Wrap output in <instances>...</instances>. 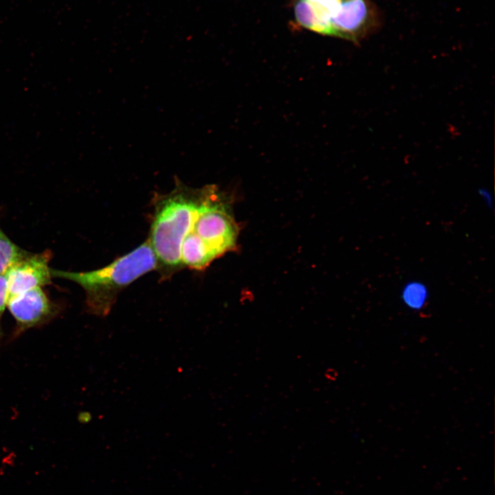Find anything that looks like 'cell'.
Here are the masks:
<instances>
[{
	"label": "cell",
	"mask_w": 495,
	"mask_h": 495,
	"mask_svg": "<svg viewBox=\"0 0 495 495\" xmlns=\"http://www.w3.org/2000/svg\"><path fill=\"white\" fill-rule=\"evenodd\" d=\"M237 232L224 194L214 185L202 187L196 214L182 244L200 243L217 258L235 248Z\"/></svg>",
	"instance_id": "cell-3"
},
{
	"label": "cell",
	"mask_w": 495,
	"mask_h": 495,
	"mask_svg": "<svg viewBox=\"0 0 495 495\" xmlns=\"http://www.w3.org/2000/svg\"><path fill=\"white\" fill-rule=\"evenodd\" d=\"M329 13L330 18L338 10L342 0H307Z\"/></svg>",
	"instance_id": "cell-11"
},
{
	"label": "cell",
	"mask_w": 495,
	"mask_h": 495,
	"mask_svg": "<svg viewBox=\"0 0 495 495\" xmlns=\"http://www.w3.org/2000/svg\"><path fill=\"white\" fill-rule=\"evenodd\" d=\"M324 377L326 380L329 381H333L336 379L337 373L336 370L333 368H328L325 370L324 373Z\"/></svg>",
	"instance_id": "cell-12"
},
{
	"label": "cell",
	"mask_w": 495,
	"mask_h": 495,
	"mask_svg": "<svg viewBox=\"0 0 495 495\" xmlns=\"http://www.w3.org/2000/svg\"><path fill=\"white\" fill-rule=\"evenodd\" d=\"M0 338H1V329H0Z\"/></svg>",
	"instance_id": "cell-13"
},
{
	"label": "cell",
	"mask_w": 495,
	"mask_h": 495,
	"mask_svg": "<svg viewBox=\"0 0 495 495\" xmlns=\"http://www.w3.org/2000/svg\"><path fill=\"white\" fill-rule=\"evenodd\" d=\"M50 253H29L8 270V300L23 292L50 283Z\"/></svg>",
	"instance_id": "cell-6"
},
{
	"label": "cell",
	"mask_w": 495,
	"mask_h": 495,
	"mask_svg": "<svg viewBox=\"0 0 495 495\" xmlns=\"http://www.w3.org/2000/svg\"><path fill=\"white\" fill-rule=\"evenodd\" d=\"M296 21L303 28L316 32L333 35L330 16L320 7L307 0H299L294 6Z\"/></svg>",
	"instance_id": "cell-7"
},
{
	"label": "cell",
	"mask_w": 495,
	"mask_h": 495,
	"mask_svg": "<svg viewBox=\"0 0 495 495\" xmlns=\"http://www.w3.org/2000/svg\"><path fill=\"white\" fill-rule=\"evenodd\" d=\"M28 252L14 244L0 229V275L21 261Z\"/></svg>",
	"instance_id": "cell-8"
},
{
	"label": "cell",
	"mask_w": 495,
	"mask_h": 495,
	"mask_svg": "<svg viewBox=\"0 0 495 495\" xmlns=\"http://www.w3.org/2000/svg\"><path fill=\"white\" fill-rule=\"evenodd\" d=\"M8 271L0 275V321L8 302Z\"/></svg>",
	"instance_id": "cell-10"
},
{
	"label": "cell",
	"mask_w": 495,
	"mask_h": 495,
	"mask_svg": "<svg viewBox=\"0 0 495 495\" xmlns=\"http://www.w3.org/2000/svg\"><path fill=\"white\" fill-rule=\"evenodd\" d=\"M157 267L155 253L147 239L102 268L82 272L51 269V274L52 276L65 278L80 285L86 294L87 312L105 318L124 289Z\"/></svg>",
	"instance_id": "cell-2"
},
{
	"label": "cell",
	"mask_w": 495,
	"mask_h": 495,
	"mask_svg": "<svg viewBox=\"0 0 495 495\" xmlns=\"http://www.w3.org/2000/svg\"><path fill=\"white\" fill-rule=\"evenodd\" d=\"M377 17L368 0H342L330 18L333 35L357 42L373 30Z\"/></svg>",
	"instance_id": "cell-4"
},
{
	"label": "cell",
	"mask_w": 495,
	"mask_h": 495,
	"mask_svg": "<svg viewBox=\"0 0 495 495\" xmlns=\"http://www.w3.org/2000/svg\"><path fill=\"white\" fill-rule=\"evenodd\" d=\"M201 192V188L188 186L175 177V186L170 192L154 193L153 218L148 240L162 279L183 269L181 245L196 214Z\"/></svg>",
	"instance_id": "cell-1"
},
{
	"label": "cell",
	"mask_w": 495,
	"mask_h": 495,
	"mask_svg": "<svg viewBox=\"0 0 495 495\" xmlns=\"http://www.w3.org/2000/svg\"><path fill=\"white\" fill-rule=\"evenodd\" d=\"M428 293L426 286L417 281L408 283L402 294L404 303L410 309L419 310L422 309L428 299Z\"/></svg>",
	"instance_id": "cell-9"
},
{
	"label": "cell",
	"mask_w": 495,
	"mask_h": 495,
	"mask_svg": "<svg viewBox=\"0 0 495 495\" xmlns=\"http://www.w3.org/2000/svg\"><path fill=\"white\" fill-rule=\"evenodd\" d=\"M7 305L16 321L15 336L45 324L55 316L57 310L41 287L14 296L8 300Z\"/></svg>",
	"instance_id": "cell-5"
}]
</instances>
